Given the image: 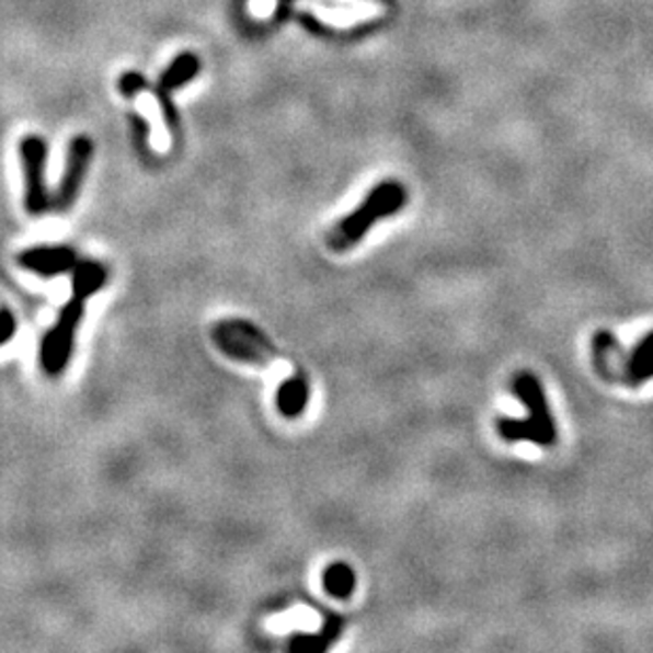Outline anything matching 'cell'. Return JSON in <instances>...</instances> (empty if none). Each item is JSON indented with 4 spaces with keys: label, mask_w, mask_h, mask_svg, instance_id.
I'll use <instances>...</instances> for the list:
<instances>
[{
    "label": "cell",
    "mask_w": 653,
    "mask_h": 653,
    "mask_svg": "<svg viewBox=\"0 0 653 653\" xmlns=\"http://www.w3.org/2000/svg\"><path fill=\"white\" fill-rule=\"evenodd\" d=\"M108 271L98 261H79L72 275V297L61 307L60 318L41 343V368L49 377H58L75 352L77 328L83 322L91 295L104 288Z\"/></svg>",
    "instance_id": "6da1fadb"
},
{
    "label": "cell",
    "mask_w": 653,
    "mask_h": 653,
    "mask_svg": "<svg viewBox=\"0 0 653 653\" xmlns=\"http://www.w3.org/2000/svg\"><path fill=\"white\" fill-rule=\"evenodd\" d=\"M406 202H409V195L402 184L398 182L379 184L356 211H352L332 229L328 238V248L334 252H345L354 248L377 220L393 216L398 209L406 206Z\"/></svg>",
    "instance_id": "7a4b0ae2"
},
{
    "label": "cell",
    "mask_w": 653,
    "mask_h": 653,
    "mask_svg": "<svg viewBox=\"0 0 653 653\" xmlns=\"http://www.w3.org/2000/svg\"><path fill=\"white\" fill-rule=\"evenodd\" d=\"M211 341L225 356L245 364L267 366L271 359L277 357L267 336L245 320H225L216 324L211 328Z\"/></svg>",
    "instance_id": "3957f363"
},
{
    "label": "cell",
    "mask_w": 653,
    "mask_h": 653,
    "mask_svg": "<svg viewBox=\"0 0 653 653\" xmlns=\"http://www.w3.org/2000/svg\"><path fill=\"white\" fill-rule=\"evenodd\" d=\"M47 152L49 147L47 142L31 134L20 142V159H22V170H24V206L31 216H43L47 209L51 208V197L47 191V180H45V168H47Z\"/></svg>",
    "instance_id": "277c9868"
},
{
    "label": "cell",
    "mask_w": 653,
    "mask_h": 653,
    "mask_svg": "<svg viewBox=\"0 0 653 653\" xmlns=\"http://www.w3.org/2000/svg\"><path fill=\"white\" fill-rule=\"evenodd\" d=\"M514 393L516 398L527 406L529 411V419L527 423L534 427L535 436H537V445L552 446L557 445V421L550 413L543 387L535 379L534 375L529 373H520L514 379Z\"/></svg>",
    "instance_id": "5b68a950"
},
{
    "label": "cell",
    "mask_w": 653,
    "mask_h": 653,
    "mask_svg": "<svg viewBox=\"0 0 653 653\" xmlns=\"http://www.w3.org/2000/svg\"><path fill=\"white\" fill-rule=\"evenodd\" d=\"M91 154H93V142L88 136H77L70 140L66 150V168L61 174L60 186L56 197H51V209L56 211H68L75 206L83 180L90 170Z\"/></svg>",
    "instance_id": "8992f818"
},
{
    "label": "cell",
    "mask_w": 653,
    "mask_h": 653,
    "mask_svg": "<svg viewBox=\"0 0 653 653\" xmlns=\"http://www.w3.org/2000/svg\"><path fill=\"white\" fill-rule=\"evenodd\" d=\"M18 263L26 271H32L43 277H56L61 273L75 271L79 256L68 245H38L22 252L18 256Z\"/></svg>",
    "instance_id": "52a82bcc"
},
{
    "label": "cell",
    "mask_w": 653,
    "mask_h": 653,
    "mask_svg": "<svg viewBox=\"0 0 653 653\" xmlns=\"http://www.w3.org/2000/svg\"><path fill=\"white\" fill-rule=\"evenodd\" d=\"M202 70V61L191 54V51H184L174 58V61L165 68V72L159 77V83H157V98L161 102V108H163V115H168L172 119V104H170V93L172 91L180 90L182 85L191 83L197 72Z\"/></svg>",
    "instance_id": "ba28073f"
},
{
    "label": "cell",
    "mask_w": 653,
    "mask_h": 653,
    "mask_svg": "<svg viewBox=\"0 0 653 653\" xmlns=\"http://www.w3.org/2000/svg\"><path fill=\"white\" fill-rule=\"evenodd\" d=\"M309 404V383L302 375H293L277 389V409L286 419H297Z\"/></svg>",
    "instance_id": "9c48e42d"
},
{
    "label": "cell",
    "mask_w": 653,
    "mask_h": 653,
    "mask_svg": "<svg viewBox=\"0 0 653 653\" xmlns=\"http://www.w3.org/2000/svg\"><path fill=\"white\" fill-rule=\"evenodd\" d=\"M650 379H653V332L639 341L626 364V381L630 386H643Z\"/></svg>",
    "instance_id": "30bf717a"
},
{
    "label": "cell",
    "mask_w": 653,
    "mask_h": 653,
    "mask_svg": "<svg viewBox=\"0 0 653 653\" xmlns=\"http://www.w3.org/2000/svg\"><path fill=\"white\" fill-rule=\"evenodd\" d=\"M324 588L330 596L347 600L356 593V573L347 563H332L324 571Z\"/></svg>",
    "instance_id": "8fae6325"
},
{
    "label": "cell",
    "mask_w": 653,
    "mask_h": 653,
    "mask_svg": "<svg viewBox=\"0 0 653 653\" xmlns=\"http://www.w3.org/2000/svg\"><path fill=\"white\" fill-rule=\"evenodd\" d=\"M339 626H341V622L336 618V622L328 623L322 634H302V637L298 634L297 639L290 643V650H295V652H322L330 645V641L336 637Z\"/></svg>",
    "instance_id": "7c38bea8"
},
{
    "label": "cell",
    "mask_w": 653,
    "mask_h": 653,
    "mask_svg": "<svg viewBox=\"0 0 653 653\" xmlns=\"http://www.w3.org/2000/svg\"><path fill=\"white\" fill-rule=\"evenodd\" d=\"M149 83L140 72H125L121 75L119 91L125 98H134L138 91L147 90Z\"/></svg>",
    "instance_id": "4fadbf2b"
},
{
    "label": "cell",
    "mask_w": 653,
    "mask_h": 653,
    "mask_svg": "<svg viewBox=\"0 0 653 653\" xmlns=\"http://www.w3.org/2000/svg\"><path fill=\"white\" fill-rule=\"evenodd\" d=\"M18 332V322L15 318L11 316V311L7 309H0V347L7 345Z\"/></svg>",
    "instance_id": "5bb4252c"
}]
</instances>
